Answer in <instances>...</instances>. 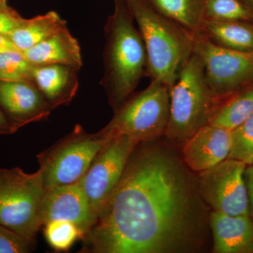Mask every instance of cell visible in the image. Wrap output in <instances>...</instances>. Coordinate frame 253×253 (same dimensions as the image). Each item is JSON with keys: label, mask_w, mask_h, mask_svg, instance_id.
I'll use <instances>...</instances> for the list:
<instances>
[{"label": "cell", "mask_w": 253, "mask_h": 253, "mask_svg": "<svg viewBox=\"0 0 253 253\" xmlns=\"http://www.w3.org/2000/svg\"><path fill=\"white\" fill-rule=\"evenodd\" d=\"M211 225L214 252L253 253V219L250 215H228L212 212Z\"/></svg>", "instance_id": "cell-15"}, {"label": "cell", "mask_w": 253, "mask_h": 253, "mask_svg": "<svg viewBox=\"0 0 253 253\" xmlns=\"http://www.w3.org/2000/svg\"><path fill=\"white\" fill-rule=\"evenodd\" d=\"M16 132L8 121L2 110L0 109V135L11 134Z\"/></svg>", "instance_id": "cell-28"}, {"label": "cell", "mask_w": 253, "mask_h": 253, "mask_svg": "<svg viewBox=\"0 0 253 253\" xmlns=\"http://www.w3.org/2000/svg\"><path fill=\"white\" fill-rule=\"evenodd\" d=\"M36 241L0 225V253H28L36 248Z\"/></svg>", "instance_id": "cell-25"}, {"label": "cell", "mask_w": 253, "mask_h": 253, "mask_svg": "<svg viewBox=\"0 0 253 253\" xmlns=\"http://www.w3.org/2000/svg\"><path fill=\"white\" fill-rule=\"evenodd\" d=\"M246 1L253 8V0H246Z\"/></svg>", "instance_id": "cell-30"}, {"label": "cell", "mask_w": 253, "mask_h": 253, "mask_svg": "<svg viewBox=\"0 0 253 253\" xmlns=\"http://www.w3.org/2000/svg\"><path fill=\"white\" fill-rule=\"evenodd\" d=\"M0 109L15 131L47 119L53 111L33 81L0 80Z\"/></svg>", "instance_id": "cell-12"}, {"label": "cell", "mask_w": 253, "mask_h": 253, "mask_svg": "<svg viewBox=\"0 0 253 253\" xmlns=\"http://www.w3.org/2000/svg\"><path fill=\"white\" fill-rule=\"evenodd\" d=\"M139 144L126 136L113 138L96 155L78 181L96 220L121 181L129 158Z\"/></svg>", "instance_id": "cell-9"}, {"label": "cell", "mask_w": 253, "mask_h": 253, "mask_svg": "<svg viewBox=\"0 0 253 253\" xmlns=\"http://www.w3.org/2000/svg\"><path fill=\"white\" fill-rule=\"evenodd\" d=\"M231 147V131L207 124L184 141L183 158L192 170L201 173L229 157Z\"/></svg>", "instance_id": "cell-13"}, {"label": "cell", "mask_w": 253, "mask_h": 253, "mask_svg": "<svg viewBox=\"0 0 253 253\" xmlns=\"http://www.w3.org/2000/svg\"><path fill=\"white\" fill-rule=\"evenodd\" d=\"M247 165L227 158L200 173L199 190L215 212L228 215H250L244 173Z\"/></svg>", "instance_id": "cell-10"}, {"label": "cell", "mask_w": 253, "mask_h": 253, "mask_svg": "<svg viewBox=\"0 0 253 253\" xmlns=\"http://www.w3.org/2000/svg\"><path fill=\"white\" fill-rule=\"evenodd\" d=\"M199 33L228 49L253 51V23L204 19Z\"/></svg>", "instance_id": "cell-17"}, {"label": "cell", "mask_w": 253, "mask_h": 253, "mask_svg": "<svg viewBox=\"0 0 253 253\" xmlns=\"http://www.w3.org/2000/svg\"><path fill=\"white\" fill-rule=\"evenodd\" d=\"M4 1V0H0V2H1V1Z\"/></svg>", "instance_id": "cell-32"}, {"label": "cell", "mask_w": 253, "mask_h": 253, "mask_svg": "<svg viewBox=\"0 0 253 253\" xmlns=\"http://www.w3.org/2000/svg\"><path fill=\"white\" fill-rule=\"evenodd\" d=\"M253 113V86L221 101L208 124L233 131Z\"/></svg>", "instance_id": "cell-19"}, {"label": "cell", "mask_w": 253, "mask_h": 253, "mask_svg": "<svg viewBox=\"0 0 253 253\" xmlns=\"http://www.w3.org/2000/svg\"><path fill=\"white\" fill-rule=\"evenodd\" d=\"M126 0H115L113 14L105 26L104 73L101 84L116 111L135 89L147 66L140 33Z\"/></svg>", "instance_id": "cell-2"}, {"label": "cell", "mask_w": 253, "mask_h": 253, "mask_svg": "<svg viewBox=\"0 0 253 253\" xmlns=\"http://www.w3.org/2000/svg\"><path fill=\"white\" fill-rule=\"evenodd\" d=\"M204 20L253 23V8L246 0H204Z\"/></svg>", "instance_id": "cell-21"}, {"label": "cell", "mask_w": 253, "mask_h": 253, "mask_svg": "<svg viewBox=\"0 0 253 253\" xmlns=\"http://www.w3.org/2000/svg\"><path fill=\"white\" fill-rule=\"evenodd\" d=\"M126 3H128L129 1H130V0H126Z\"/></svg>", "instance_id": "cell-31"}, {"label": "cell", "mask_w": 253, "mask_h": 253, "mask_svg": "<svg viewBox=\"0 0 253 253\" xmlns=\"http://www.w3.org/2000/svg\"><path fill=\"white\" fill-rule=\"evenodd\" d=\"M169 121L165 134L169 139L181 142L208 124L221 102L210 89L203 63L194 53L181 68L169 89Z\"/></svg>", "instance_id": "cell-4"}, {"label": "cell", "mask_w": 253, "mask_h": 253, "mask_svg": "<svg viewBox=\"0 0 253 253\" xmlns=\"http://www.w3.org/2000/svg\"><path fill=\"white\" fill-rule=\"evenodd\" d=\"M44 227V237L49 246L56 251H67L84 234L76 224L67 221H51Z\"/></svg>", "instance_id": "cell-22"}, {"label": "cell", "mask_w": 253, "mask_h": 253, "mask_svg": "<svg viewBox=\"0 0 253 253\" xmlns=\"http://www.w3.org/2000/svg\"><path fill=\"white\" fill-rule=\"evenodd\" d=\"M193 53L204 66L206 83L219 101L253 86V51L218 45L200 33L193 34Z\"/></svg>", "instance_id": "cell-8"}, {"label": "cell", "mask_w": 253, "mask_h": 253, "mask_svg": "<svg viewBox=\"0 0 253 253\" xmlns=\"http://www.w3.org/2000/svg\"><path fill=\"white\" fill-rule=\"evenodd\" d=\"M78 71L67 65L33 66L32 81L54 110L74 99L79 88Z\"/></svg>", "instance_id": "cell-14"}, {"label": "cell", "mask_w": 253, "mask_h": 253, "mask_svg": "<svg viewBox=\"0 0 253 253\" xmlns=\"http://www.w3.org/2000/svg\"><path fill=\"white\" fill-rule=\"evenodd\" d=\"M44 191L40 169L26 173L19 168L0 169V225L36 241Z\"/></svg>", "instance_id": "cell-6"}, {"label": "cell", "mask_w": 253, "mask_h": 253, "mask_svg": "<svg viewBox=\"0 0 253 253\" xmlns=\"http://www.w3.org/2000/svg\"><path fill=\"white\" fill-rule=\"evenodd\" d=\"M244 176L249 195L250 216L253 219V164L247 166Z\"/></svg>", "instance_id": "cell-27"}, {"label": "cell", "mask_w": 253, "mask_h": 253, "mask_svg": "<svg viewBox=\"0 0 253 253\" xmlns=\"http://www.w3.org/2000/svg\"><path fill=\"white\" fill-rule=\"evenodd\" d=\"M169 101V86L152 80L146 89L115 111L105 127L113 136H126L139 144L154 140L167 129Z\"/></svg>", "instance_id": "cell-7"}, {"label": "cell", "mask_w": 253, "mask_h": 253, "mask_svg": "<svg viewBox=\"0 0 253 253\" xmlns=\"http://www.w3.org/2000/svg\"><path fill=\"white\" fill-rule=\"evenodd\" d=\"M149 3L188 31L196 33L201 30L204 16L200 0H149Z\"/></svg>", "instance_id": "cell-20"}, {"label": "cell", "mask_w": 253, "mask_h": 253, "mask_svg": "<svg viewBox=\"0 0 253 253\" xmlns=\"http://www.w3.org/2000/svg\"><path fill=\"white\" fill-rule=\"evenodd\" d=\"M67 26L56 11L25 19L24 22L9 37L16 49L21 52L49 38L56 31Z\"/></svg>", "instance_id": "cell-18"}, {"label": "cell", "mask_w": 253, "mask_h": 253, "mask_svg": "<svg viewBox=\"0 0 253 253\" xmlns=\"http://www.w3.org/2000/svg\"><path fill=\"white\" fill-rule=\"evenodd\" d=\"M14 49H17L14 45L11 40L9 39V37L0 34V52Z\"/></svg>", "instance_id": "cell-29"}, {"label": "cell", "mask_w": 253, "mask_h": 253, "mask_svg": "<svg viewBox=\"0 0 253 253\" xmlns=\"http://www.w3.org/2000/svg\"><path fill=\"white\" fill-rule=\"evenodd\" d=\"M23 54L33 66L62 64L72 66L78 71L83 66L79 42L67 26L23 51Z\"/></svg>", "instance_id": "cell-16"}, {"label": "cell", "mask_w": 253, "mask_h": 253, "mask_svg": "<svg viewBox=\"0 0 253 253\" xmlns=\"http://www.w3.org/2000/svg\"><path fill=\"white\" fill-rule=\"evenodd\" d=\"M137 146L97 220L82 239L81 253H171L189 239L194 211L180 167L163 151Z\"/></svg>", "instance_id": "cell-1"}, {"label": "cell", "mask_w": 253, "mask_h": 253, "mask_svg": "<svg viewBox=\"0 0 253 253\" xmlns=\"http://www.w3.org/2000/svg\"><path fill=\"white\" fill-rule=\"evenodd\" d=\"M127 4L144 42L148 73L170 89L193 54L194 33L163 16L146 0H130Z\"/></svg>", "instance_id": "cell-3"}, {"label": "cell", "mask_w": 253, "mask_h": 253, "mask_svg": "<svg viewBox=\"0 0 253 253\" xmlns=\"http://www.w3.org/2000/svg\"><path fill=\"white\" fill-rule=\"evenodd\" d=\"M25 19L8 4L7 0L0 2V34L9 36L24 22Z\"/></svg>", "instance_id": "cell-26"}, {"label": "cell", "mask_w": 253, "mask_h": 253, "mask_svg": "<svg viewBox=\"0 0 253 253\" xmlns=\"http://www.w3.org/2000/svg\"><path fill=\"white\" fill-rule=\"evenodd\" d=\"M231 134V147L228 158L242 161L247 166L253 164V113Z\"/></svg>", "instance_id": "cell-24"}, {"label": "cell", "mask_w": 253, "mask_h": 253, "mask_svg": "<svg viewBox=\"0 0 253 253\" xmlns=\"http://www.w3.org/2000/svg\"><path fill=\"white\" fill-rule=\"evenodd\" d=\"M33 66L19 50L0 52V80L32 81Z\"/></svg>", "instance_id": "cell-23"}, {"label": "cell", "mask_w": 253, "mask_h": 253, "mask_svg": "<svg viewBox=\"0 0 253 253\" xmlns=\"http://www.w3.org/2000/svg\"><path fill=\"white\" fill-rule=\"evenodd\" d=\"M40 220L42 227L51 221H70L76 224L84 236L94 225L96 218L78 181L45 190L40 208Z\"/></svg>", "instance_id": "cell-11"}, {"label": "cell", "mask_w": 253, "mask_h": 253, "mask_svg": "<svg viewBox=\"0 0 253 253\" xmlns=\"http://www.w3.org/2000/svg\"><path fill=\"white\" fill-rule=\"evenodd\" d=\"M113 138L105 126L88 133L76 125L67 135L37 156L44 189L81 180L96 155Z\"/></svg>", "instance_id": "cell-5"}]
</instances>
